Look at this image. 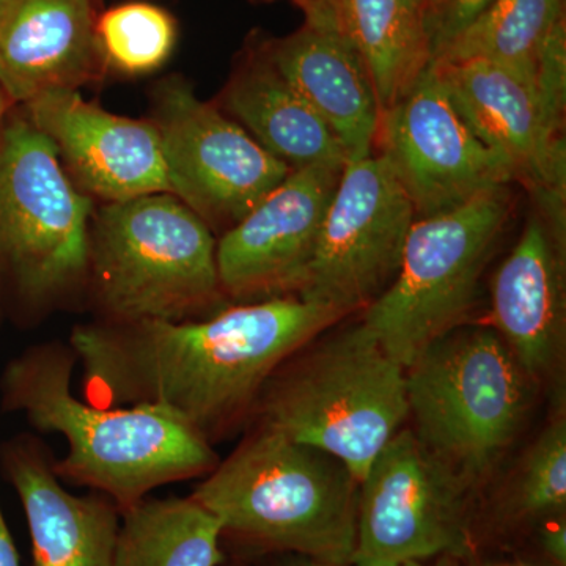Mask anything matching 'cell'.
<instances>
[{
  "label": "cell",
  "mask_w": 566,
  "mask_h": 566,
  "mask_svg": "<svg viewBox=\"0 0 566 566\" xmlns=\"http://www.w3.org/2000/svg\"><path fill=\"white\" fill-rule=\"evenodd\" d=\"M509 188L491 189L455 210L412 223L397 277L365 308L360 322L401 367L463 326L512 214Z\"/></svg>",
  "instance_id": "obj_8"
},
{
  "label": "cell",
  "mask_w": 566,
  "mask_h": 566,
  "mask_svg": "<svg viewBox=\"0 0 566 566\" xmlns=\"http://www.w3.org/2000/svg\"><path fill=\"white\" fill-rule=\"evenodd\" d=\"M493 0H427V28L433 57L464 31Z\"/></svg>",
  "instance_id": "obj_26"
},
{
  "label": "cell",
  "mask_w": 566,
  "mask_h": 566,
  "mask_svg": "<svg viewBox=\"0 0 566 566\" xmlns=\"http://www.w3.org/2000/svg\"><path fill=\"white\" fill-rule=\"evenodd\" d=\"M214 233L169 192L104 203L92 216L87 285L102 322H189L226 297Z\"/></svg>",
  "instance_id": "obj_4"
},
{
  "label": "cell",
  "mask_w": 566,
  "mask_h": 566,
  "mask_svg": "<svg viewBox=\"0 0 566 566\" xmlns=\"http://www.w3.org/2000/svg\"><path fill=\"white\" fill-rule=\"evenodd\" d=\"M565 20L564 0H493L433 62H485L515 73L536 91L547 40Z\"/></svg>",
  "instance_id": "obj_23"
},
{
  "label": "cell",
  "mask_w": 566,
  "mask_h": 566,
  "mask_svg": "<svg viewBox=\"0 0 566 566\" xmlns=\"http://www.w3.org/2000/svg\"><path fill=\"white\" fill-rule=\"evenodd\" d=\"M566 422L556 417L528 450L512 497L502 512L505 526H536L565 515Z\"/></svg>",
  "instance_id": "obj_25"
},
{
  "label": "cell",
  "mask_w": 566,
  "mask_h": 566,
  "mask_svg": "<svg viewBox=\"0 0 566 566\" xmlns=\"http://www.w3.org/2000/svg\"><path fill=\"white\" fill-rule=\"evenodd\" d=\"M25 107L29 122L54 145L63 169L85 196L109 203L169 192L151 120L111 114L77 91L43 93Z\"/></svg>",
  "instance_id": "obj_15"
},
{
  "label": "cell",
  "mask_w": 566,
  "mask_h": 566,
  "mask_svg": "<svg viewBox=\"0 0 566 566\" xmlns=\"http://www.w3.org/2000/svg\"><path fill=\"white\" fill-rule=\"evenodd\" d=\"M221 526L191 497H145L122 512L114 566H221Z\"/></svg>",
  "instance_id": "obj_22"
},
{
  "label": "cell",
  "mask_w": 566,
  "mask_h": 566,
  "mask_svg": "<svg viewBox=\"0 0 566 566\" xmlns=\"http://www.w3.org/2000/svg\"><path fill=\"white\" fill-rule=\"evenodd\" d=\"M96 0H0V87L10 102L77 91L104 63Z\"/></svg>",
  "instance_id": "obj_19"
},
{
  "label": "cell",
  "mask_w": 566,
  "mask_h": 566,
  "mask_svg": "<svg viewBox=\"0 0 566 566\" xmlns=\"http://www.w3.org/2000/svg\"><path fill=\"white\" fill-rule=\"evenodd\" d=\"M536 205L491 282V322L531 379L556 367L565 340V230Z\"/></svg>",
  "instance_id": "obj_17"
},
{
  "label": "cell",
  "mask_w": 566,
  "mask_h": 566,
  "mask_svg": "<svg viewBox=\"0 0 566 566\" xmlns=\"http://www.w3.org/2000/svg\"><path fill=\"white\" fill-rule=\"evenodd\" d=\"M476 546L472 490L401 428L359 482L353 566H398Z\"/></svg>",
  "instance_id": "obj_9"
},
{
  "label": "cell",
  "mask_w": 566,
  "mask_h": 566,
  "mask_svg": "<svg viewBox=\"0 0 566 566\" xmlns=\"http://www.w3.org/2000/svg\"><path fill=\"white\" fill-rule=\"evenodd\" d=\"M458 114L512 167L535 202L565 203L564 123L512 71L485 62H431Z\"/></svg>",
  "instance_id": "obj_14"
},
{
  "label": "cell",
  "mask_w": 566,
  "mask_h": 566,
  "mask_svg": "<svg viewBox=\"0 0 566 566\" xmlns=\"http://www.w3.org/2000/svg\"><path fill=\"white\" fill-rule=\"evenodd\" d=\"M419 441L474 490L515 441L528 382L493 327L460 326L405 368Z\"/></svg>",
  "instance_id": "obj_6"
},
{
  "label": "cell",
  "mask_w": 566,
  "mask_h": 566,
  "mask_svg": "<svg viewBox=\"0 0 566 566\" xmlns=\"http://www.w3.org/2000/svg\"><path fill=\"white\" fill-rule=\"evenodd\" d=\"M344 318L297 296L232 305L189 322H95L70 346L85 398L169 409L210 444L252 415L271 376Z\"/></svg>",
  "instance_id": "obj_1"
},
{
  "label": "cell",
  "mask_w": 566,
  "mask_h": 566,
  "mask_svg": "<svg viewBox=\"0 0 566 566\" xmlns=\"http://www.w3.org/2000/svg\"><path fill=\"white\" fill-rule=\"evenodd\" d=\"M10 99L7 98L6 93H3L2 87H0V137H2L3 129H6V115H7V106H9Z\"/></svg>",
  "instance_id": "obj_31"
},
{
  "label": "cell",
  "mask_w": 566,
  "mask_h": 566,
  "mask_svg": "<svg viewBox=\"0 0 566 566\" xmlns=\"http://www.w3.org/2000/svg\"><path fill=\"white\" fill-rule=\"evenodd\" d=\"M151 122L161 140L169 193L211 232L232 229L292 172L180 77L156 88Z\"/></svg>",
  "instance_id": "obj_10"
},
{
  "label": "cell",
  "mask_w": 566,
  "mask_h": 566,
  "mask_svg": "<svg viewBox=\"0 0 566 566\" xmlns=\"http://www.w3.org/2000/svg\"><path fill=\"white\" fill-rule=\"evenodd\" d=\"M252 415L262 427L337 458L360 482L409 417L405 368L359 323L290 357Z\"/></svg>",
  "instance_id": "obj_5"
},
{
  "label": "cell",
  "mask_w": 566,
  "mask_h": 566,
  "mask_svg": "<svg viewBox=\"0 0 566 566\" xmlns=\"http://www.w3.org/2000/svg\"><path fill=\"white\" fill-rule=\"evenodd\" d=\"M520 566H524V565H520Z\"/></svg>",
  "instance_id": "obj_33"
},
{
  "label": "cell",
  "mask_w": 566,
  "mask_h": 566,
  "mask_svg": "<svg viewBox=\"0 0 566 566\" xmlns=\"http://www.w3.org/2000/svg\"><path fill=\"white\" fill-rule=\"evenodd\" d=\"M0 465L24 510L31 566H114L122 510L112 499L66 491L31 436L3 442Z\"/></svg>",
  "instance_id": "obj_18"
},
{
  "label": "cell",
  "mask_w": 566,
  "mask_h": 566,
  "mask_svg": "<svg viewBox=\"0 0 566 566\" xmlns=\"http://www.w3.org/2000/svg\"><path fill=\"white\" fill-rule=\"evenodd\" d=\"M415 207L379 153L346 164L324 216L301 300L342 316L365 311L392 285Z\"/></svg>",
  "instance_id": "obj_11"
},
{
  "label": "cell",
  "mask_w": 566,
  "mask_h": 566,
  "mask_svg": "<svg viewBox=\"0 0 566 566\" xmlns=\"http://www.w3.org/2000/svg\"><path fill=\"white\" fill-rule=\"evenodd\" d=\"M375 153L408 193L416 219L455 210L480 193L516 182L510 164L458 114L433 65L382 111Z\"/></svg>",
  "instance_id": "obj_12"
},
{
  "label": "cell",
  "mask_w": 566,
  "mask_h": 566,
  "mask_svg": "<svg viewBox=\"0 0 566 566\" xmlns=\"http://www.w3.org/2000/svg\"><path fill=\"white\" fill-rule=\"evenodd\" d=\"M345 167L292 170L218 241L219 281L227 297L268 301L300 296L324 216Z\"/></svg>",
  "instance_id": "obj_13"
},
{
  "label": "cell",
  "mask_w": 566,
  "mask_h": 566,
  "mask_svg": "<svg viewBox=\"0 0 566 566\" xmlns=\"http://www.w3.org/2000/svg\"><path fill=\"white\" fill-rule=\"evenodd\" d=\"M0 566H21L20 554L0 509Z\"/></svg>",
  "instance_id": "obj_28"
},
{
  "label": "cell",
  "mask_w": 566,
  "mask_h": 566,
  "mask_svg": "<svg viewBox=\"0 0 566 566\" xmlns=\"http://www.w3.org/2000/svg\"><path fill=\"white\" fill-rule=\"evenodd\" d=\"M277 566H334L323 564V562L312 560V558L292 556L289 560L283 562V564H279Z\"/></svg>",
  "instance_id": "obj_30"
},
{
  "label": "cell",
  "mask_w": 566,
  "mask_h": 566,
  "mask_svg": "<svg viewBox=\"0 0 566 566\" xmlns=\"http://www.w3.org/2000/svg\"><path fill=\"white\" fill-rule=\"evenodd\" d=\"M539 551L549 566H566V524L565 517H554L539 524L536 535Z\"/></svg>",
  "instance_id": "obj_27"
},
{
  "label": "cell",
  "mask_w": 566,
  "mask_h": 566,
  "mask_svg": "<svg viewBox=\"0 0 566 566\" xmlns=\"http://www.w3.org/2000/svg\"><path fill=\"white\" fill-rule=\"evenodd\" d=\"M76 365L70 345L51 342L18 354L0 376L3 411L65 438L66 455L52 463L62 482L107 495L125 512L151 491L205 476L219 463L212 444L169 409L77 398Z\"/></svg>",
  "instance_id": "obj_2"
},
{
  "label": "cell",
  "mask_w": 566,
  "mask_h": 566,
  "mask_svg": "<svg viewBox=\"0 0 566 566\" xmlns=\"http://www.w3.org/2000/svg\"><path fill=\"white\" fill-rule=\"evenodd\" d=\"M305 21L282 39L260 41L264 54L329 126L348 163L374 155L381 104L363 55L338 28L327 2L303 10Z\"/></svg>",
  "instance_id": "obj_16"
},
{
  "label": "cell",
  "mask_w": 566,
  "mask_h": 566,
  "mask_svg": "<svg viewBox=\"0 0 566 566\" xmlns=\"http://www.w3.org/2000/svg\"><path fill=\"white\" fill-rule=\"evenodd\" d=\"M398 566H465V560L453 556H441L431 558V560L406 562V564Z\"/></svg>",
  "instance_id": "obj_29"
},
{
  "label": "cell",
  "mask_w": 566,
  "mask_h": 566,
  "mask_svg": "<svg viewBox=\"0 0 566 566\" xmlns=\"http://www.w3.org/2000/svg\"><path fill=\"white\" fill-rule=\"evenodd\" d=\"M222 104L264 150L292 170L348 164V155L329 126L279 73L260 41L238 62Z\"/></svg>",
  "instance_id": "obj_20"
},
{
  "label": "cell",
  "mask_w": 566,
  "mask_h": 566,
  "mask_svg": "<svg viewBox=\"0 0 566 566\" xmlns=\"http://www.w3.org/2000/svg\"><path fill=\"white\" fill-rule=\"evenodd\" d=\"M31 122L0 137V286L32 308L87 285L92 202Z\"/></svg>",
  "instance_id": "obj_7"
},
{
  "label": "cell",
  "mask_w": 566,
  "mask_h": 566,
  "mask_svg": "<svg viewBox=\"0 0 566 566\" xmlns=\"http://www.w3.org/2000/svg\"><path fill=\"white\" fill-rule=\"evenodd\" d=\"M367 63L381 111L397 103L433 62L427 0H326Z\"/></svg>",
  "instance_id": "obj_21"
},
{
  "label": "cell",
  "mask_w": 566,
  "mask_h": 566,
  "mask_svg": "<svg viewBox=\"0 0 566 566\" xmlns=\"http://www.w3.org/2000/svg\"><path fill=\"white\" fill-rule=\"evenodd\" d=\"M301 10L307 9V7L315 6V3H324L326 0H293Z\"/></svg>",
  "instance_id": "obj_32"
},
{
  "label": "cell",
  "mask_w": 566,
  "mask_h": 566,
  "mask_svg": "<svg viewBox=\"0 0 566 566\" xmlns=\"http://www.w3.org/2000/svg\"><path fill=\"white\" fill-rule=\"evenodd\" d=\"M96 40L104 62L120 73L139 76L158 70L170 57L177 25L161 7L123 3L96 20Z\"/></svg>",
  "instance_id": "obj_24"
},
{
  "label": "cell",
  "mask_w": 566,
  "mask_h": 566,
  "mask_svg": "<svg viewBox=\"0 0 566 566\" xmlns=\"http://www.w3.org/2000/svg\"><path fill=\"white\" fill-rule=\"evenodd\" d=\"M221 538L263 553L353 566L359 480L337 458L262 427L189 495Z\"/></svg>",
  "instance_id": "obj_3"
}]
</instances>
